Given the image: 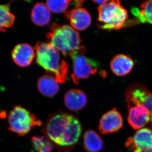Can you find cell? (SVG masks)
Instances as JSON below:
<instances>
[{
    "mask_svg": "<svg viewBox=\"0 0 152 152\" xmlns=\"http://www.w3.org/2000/svg\"><path fill=\"white\" fill-rule=\"evenodd\" d=\"M134 62L130 57L124 54L114 57L110 63V68L116 75L124 76L129 73L132 69Z\"/></svg>",
    "mask_w": 152,
    "mask_h": 152,
    "instance_id": "5bb4252c",
    "label": "cell"
},
{
    "mask_svg": "<svg viewBox=\"0 0 152 152\" xmlns=\"http://www.w3.org/2000/svg\"><path fill=\"white\" fill-rule=\"evenodd\" d=\"M86 96L83 91L79 89H71L66 93L64 103L67 109L72 111L80 110L86 105Z\"/></svg>",
    "mask_w": 152,
    "mask_h": 152,
    "instance_id": "4fadbf2b",
    "label": "cell"
},
{
    "mask_svg": "<svg viewBox=\"0 0 152 152\" xmlns=\"http://www.w3.org/2000/svg\"><path fill=\"white\" fill-rule=\"evenodd\" d=\"M140 8V10L137 14L139 21L152 24V0L142 3Z\"/></svg>",
    "mask_w": 152,
    "mask_h": 152,
    "instance_id": "ffe728a7",
    "label": "cell"
},
{
    "mask_svg": "<svg viewBox=\"0 0 152 152\" xmlns=\"http://www.w3.org/2000/svg\"><path fill=\"white\" fill-rule=\"evenodd\" d=\"M46 36L49 43L66 56L86 52L85 47L80 45L79 33L67 25L52 24Z\"/></svg>",
    "mask_w": 152,
    "mask_h": 152,
    "instance_id": "7a4b0ae2",
    "label": "cell"
},
{
    "mask_svg": "<svg viewBox=\"0 0 152 152\" xmlns=\"http://www.w3.org/2000/svg\"></svg>",
    "mask_w": 152,
    "mask_h": 152,
    "instance_id": "603a6c76",
    "label": "cell"
},
{
    "mask_svg": "<svg viewBox=\"0 0 152 152\" xmlns=\"http://www.w3.org/2000/svg\"><path fill=\"white\" fill-rule=\"evenodd\" d=\"M98 9L99 28L110 31L119 30L125 25L128 19V12L119 1H109Z\"/></svg>",
    "mask_w": 152,
    "mask_h": 152,
    "instance_id": "277c9868",
    "label": "cell"
},
{
    "mask_svg": "<svg viewBox=\"0 0 152 152\" xmlns=\"http://www.w3.org/2000/svg\"><path fill=\"white\" fill-rule=\"evenodd\" d=\"M36 61L46 71L48 75L56 79L58 83L66 82L68 73L67 64L61 61L59 54L50 44L39 42L35 47Z\"/></svg>",
    "mask_w": 152,
    "mask_h": 152,
    "instance_id": "3957f363",
    "label": "cell"
},
{
    "mask_svg": "<svg viewBox=\"0 0 152 152\" xmlns=\"http://www.w3.org/2000/svg\"><path fill=\"white\" fill-rule=\"evenodd\" d=\"M43 132L54 146L68 151L75 148L78 141L82 125L72 114L58 112L50 115Z\"/></svg>",
    "mask_w": 152,
    "mask_h": 152,
    "instance_id": "6da1fadb",
    "label": "cell"
},
{
    "mask_svg": "<svg viewBox=\"0 0 152 152\" xmlns=\"http://www.w3.org/2000/svg\"><path fill=\"white\" fill-rule=\"evenodd\" d=\"M83 146L87 152H98L102 149L103 142L96 132L89 130L84 135Z\"/></svg>",
    "mask_w": 152,
    "mask_h": 152,
    "instance_id": "e0dca14e",
    "label": "cell"
},
{
    "mask_svg": "<svg viewBox=\"0 0 152 152\" xmlns=\"http://www.w3.org/2000/svg\"><path fill=\"white\" fill-rule=\"evenodd\" d=\"M15 17L11 12L10 4L0 5V31L5 32L14 24Z\"/></svg>",
    "mask_w": 152,
    "mask_h": 152,
    "instance_id": "ac0fdd59",
    "label": "cell"
},
{
    "mask_svg": "<svg viewBox=\"0 0 152 152\" xmlns=\"http://www.w3.org/2000/svg\"><path fill=\"white\" fill-rule=\"evenodd\" d=\"M123 120L121 115L114 108L106 113L101 118L99 129L103 134L118 132L122 127Z\"/></svg>",
    "mask_w": 152,
    "mask_h": 152,
    "instance_id": "9c48e42d",
    "label": "cell"
},
{
    "mask_svg": "<svg viewBox=\"0 0 152 152\" xmlns=\"http://www.w3.org/2000/svg\"><path fill=\"white\" fill-rule=\"evenodd\" d=\"M35 56L34 49L28 44H20L14 48L12 58L17 65L26 67L30 65Z\"/></svg>",
    "mask_w": 152,
    "mask_h": 152,
    "instance_id": "7c38bea8",
    "label": "cell"
},
{
    "mask_svg": "<svg viewBox=\"0 0 152 152\" xmlns=\"http://www.w3.org/2000/svg\"><path fill=\"white\" fill-rule=\"evenodd\" d=\"M71 2L70 1H48L46 5L53 12L60 13L66 10Z\"/></svg>",
    "mask_w": 152,
    "mask_h": 152,
    "instance_id": "44dd1931",
    "label": "cell"
},
{
    "mask_svg": "<svg viewBox=\"0 0 152 152\" xmlns=\"http://www.w3.org/2000/svg\"><path fill=\"white\" fill-rule=\"evenodd\" d=\"M9 129L23 136L28 134L31 129L39 126L42 122L27 110L20 106H16L9 115Z\"/></svg>",
    "mask_w": 152,
    "mask_h": 152,
    "instance_id": "5b68a950",
    "label": "cell"
},
{
    "mask_svg": "<svg viewBox=\"0 0 152 152\" xmlns=\"http://www.w3.org/2000/svg\"><path fill=\"white\" fill-rule=\"evenodd\" d=\"M65 15L69 21L72 26L78 31H83L89 26L91 18L86 9L77 8L65 12Z\"/></svg>",
    "mask_w": 152,
    "mask_h": 152,
    "instance_id": "8fae6325",
    "label": "cell"
},
{
    "mask_svg": "<svg viewBox=\"0 0 152 152\" xmlns=\"http://www.w3.org/2000/svg\"><path fill=\"white\" fill-rule=\"evenodd\" d=\"M128 122L134 129H140L150 121V113L144 106L139 104H128Z\"/></svg>",
    "mask_w": 152,
    "mask_h": 152,
    "instance_id": "30bf717a",
    "label": "cell"
},
{
    "mask_svg": "<svg viewBox=\"0 0 152 152\" xmlns=\"http://www.w3.org/2000/svg\"><path fill=\"white\" fill-rule=\"evenodd\" d=\"M125 96L128 104H140L149 111L152 129V93L143 85L134 83L128 87L125 92Z\"/></svg>",
    "mask_w": 152,
    "mask_h": 152,
    "instance_id": "8992f818",
    "label": "cell"
},
{
    "mask_svg": "<svg viewBox=\"0 0 152 152\" xmlns=\"http://www.w3.org/2000/svg\"><path fill=\"white\" fill-rule=\"evenodd\" d=\"M51 13L47 5L42 3L36 4L31 12V19L35 24L43 26L48 23Z\"/></svg>",
    "mask_w": 152,
    "mask_h": 152,
    "instance_id": "2e32d148",
    "label": "cell"
},
{
    "mask_svg": "<svg viewBox=\"0 0 152 152\" xmlns=\"http://www.w3.org/2000/svg\"><path fill=\"white\" fill-rule=\"evenodd\" d=\"M109 1H93L96 4H99L100 5H102L106 4Z\"/></svg>",
    "mask_w": 152,
    "mask_h": 152,
    "instance_id": "7402d4cb",
    "label": "cell"
},
{
    "mask_svg": "<svg viewBox=\"0 0 152 152\" xmlns=\"http://www.w3.org/2000/svg\"><path fill=\"white\" fill-rule=\"evenodd\" d=\"M83 54L77 53L71 56L73 67V73L71 77L76 85H78L80 79L88 78L91 75H94L97 72L96 63Z\"/></svg>",
    "mask_w": 152,
    "mask_h": 152,
    "instance_id": "52a82bcc",
    "label": "cell"
},
{
    "mask_svg": "<svg viewBox=\"0 0 152 152\" xmlns=\"http://www.w3.org/2000/svg\"><path fill=\"white\" fill-rule=\"evenodd\" d=\"M126 146L134 152H152V129L144 128L139 130L133 137L129 138Z\"/></svg>",
    "mask_w": 152,
    "mask_h": 152,
    "instance_id": "ba28073f",
    "label": "cell"
},
{
    "mask_svg": "<svg viewBox=\"0 0 152 152\" xmlns=\"http://www.w3.org/2000/svg\"><path fill=\"white\" fill-rule=\"evenodd\" d=\"M37 87L42 95L48 97L54 96L59 90L58 83L55 78L48 75L40 78L38 80Z\"/></svg>",
    "mask_w": 152,
    "mask_h": 152,
    "instance_id": "9a60e30c",
    "label": "cell"
},
{
    "mask_svg": "<svg viewBox=\"0 0 152 152\" xmlns=\"http://www.w3.org/2000/svg\"><path fill=\"white\" fill-rule=\"evenodd\" d=\"M31 143L36 152H52L54 147L51 142L44 137H33Z\"/></svg>",
    "mask_w": 152,
    "mask_h": 152,
    "instance_id": "d6986e66",
    "label": "cell"
}]
</instances>
